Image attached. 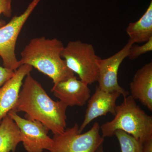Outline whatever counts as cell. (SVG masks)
<instances>
[{"label": "cell", "instance_id": "cell-12", "mask_svg": "<svg viewBox=\"0 0 152 152\" xmlns=\"http://www.w3.org/2000/svg\"><path fill=\"white\" fill-rule=\"evenodd\" d=\"M131 96L152 111V63L145 64L136 72L129 85Z\"/></svg>", "mask_w": 152, "mask_h": 152}, {"label": "cell", "instance_id": "cell-11", "mask_svg": "<svg viewBox=\"0 0 152 152\" xmlns=\"http://www.w3.org/2000/svg\"><path fill=\"white\" fill-rule=\"evenodd\" d=\"M121 95L117 92L104 91L96 86L94 94L87 102L88 106L84 119L79 126L80 132L81 133L92 121L98 117L106 115L109 113L114 116L115 115L117 100Z\"/></svg>", "mask_w": 152, "mask_h": 152}, {"label": "cell", "instance_id": "cell-9", "mask_svg": "<svg viewBox=\"0 0 152 152\" xmlns=\"http://www.w3.org/2000/svg\"><path fill=\"white\" fill-rule=\"evenodd\" d=\"M51 91L68 107L84 106L91 96L88 85L75 76L54 85Z\"/></svg>", "mask_w": 152, "mask_h": 152}, {"label": "cell", "instance_id": "cell-20", "mask_svg": "<svg viewBox=\"0 0 152 152\" xmlns=\"http://www.w3.org/2000/svg\"><path fill=\"white\" fill-rule=\"evenodd\" d=\"M96 152H104L103 146V145H101L98 148V149L96 151Z\"/></svg>", "mask_w": 152, "mask_h": 152}, {"label": "cell", "instance_id": "cell-15", "mask_svg": "<svg viewBox=\"0 0 152 152\" xmlns=\"http://www.w3.org/2000/svg\"><path fill=\"white\" fill-rule=\"evenodd\" d=\"M119 143L121 152H143V144L124 131L117 130L114 134Z\"/></svg>", "mask_w": 152, "mask_h": 152}, {"label": "cell", "instance_id": "cell-5", "mask_svg": "<svg viewBox=\"0 0 152 152\" xmlns=\"http://www.w3.org/2000/svg\"><path fill=\"white\" fill-rule=\"evenodd\" d=\"M100 130V126L95 122L89 130L82 134L75 124L62 134L54 135L53 145L48 152H96L104 141Z\"/></svg>", "mask_w": 152, "mask_h": 152}, {"label": "cell", "instance_id": "cell-1", "mask_svg": "<svg viewBox=\"0 0 152 152\" xmlns=\"http://www.w3.org/2000/svg\"><path fill=\"white\" fill-rule=\"evenodd\" d=\"M67 107L61 101L53 100L31 73L26 76L16 112H24L26 118L39 122L54 135H58L66 129Z\"/></svg>", "mask_w": 152, "mask_h": 152}, {"label": "cell", "instance_id": "cell-16", "mask_svg": "<svg viewBox=\"0 0 152 152\" xmlns=\"http://www.w3.org/2000/svg\"><path fill=\"white\" fill-rule=\"evenodd\" d=\"M152 51V38L142 45L133 44L131 46L128 54V58L133 61L141 55Z\"/></svg>", "mask_w": 152, "mask_h": 152}, {"label": "cell", "instance_id": "cell-7", "mask_svg": "<svg viewBox=\"0 0 152 152\" xmlns=\"http://www.w3.org/2000/svg\"><path fill=\"white\" fill-rule=\"evenodd\" d=\"M8 115L18 127L22 142L28 152H43L50 151L53 145V138L48 134L49 129L37 121L24 118L15 111H11Z\"/></svg>", "mask_w": 152, "mask_h": 152}, {"label": "cell", "instance_id": "cell-18", "mask_svg": "<svg viewBox=\"0 0 152 152\" xmlns=\"http://www.w3.org/2000/svg\"><path fill=\"white\" fill-rule=\"evenodd\" d=\"M15 71L0 66V88L15 75Z\"/></svg>", "mask_w": 152, "mask_h": 152}, {"label": "cell", "instance_id": "cell-17", "mask_svg": "<svg viewBox=\"0 0 152 152\" xmlns=\"http://www.w3.org/2000/svg\"><path fill=\"white\" fill-rule=\"evenodd\" d=\"M12 0H0V16L2 15L10 18L12 15ZM6 22L0 20V28L6 24Z\"/></svg>", "mask_w": 152, "mask_h": 152}, {"label": "cell", "instance_id": "cell-3", "mask_svg": "<svg viewBox=\"0 0 152 152\" xmlns=\"http://www.w3.org/2000/svg\"><path fill=\"white\" fill-rule=\"evenodd\" d=\"M102 137L114 135L115 132L121 130L144 144L152 139V117L146 113L131 96L124 98L117 105L114 118L100 126Z\"/></svg>", "mask_w": 152, "mask_h": 152}, {"label": "cell", "instance_id": "cell-4", "mask_svg": "<svg viewBox=\"0 0 152 152\" xmlns=\"http://www.w3.org/2000/svg\"><path fill=\"white\" fill-rule=\"evenodd\" d=\"M61 57L68 68L82 81L88 85L97 82L98 61L101 58L92 45L80 40L70 41L64 47Z\"/></svg>", "mask_w": 152, "mask_h": 152}, {"label": "cell", "instance_id": "cell-13", "mask_svg": "<svg viewBox=\"0 0 152 152\" xmlns=\"http://www.w3.org/2000/svg\"><path fill=\"white\" fill-rule=\"evenodd\" d=\"M126 32L134 44L146 42L152 38V1L141 18L129 24Z\"/></svg>", "mask_w": 152, "mask_h": 152}, {"label": "cell", "instance_id": "cell-14", "mask_svg": "<svg viewBox=\"0 0 152 152\" xmlns=\"http://www.w3.org/2000/svg\"><path fill=\"white\" fill-rule=\"evenodd\" d=\"M22 142L18 127L8 115L0 124V152H15Z\"/></svg>", "mask_w": 152, "mask_h": 152}, {"label": "cell", "instance_id": "cell-19", "mask_svg": "<svg viewBox=\"0 0 152 152\" xmlns=\"http://www.w3.org/2000/svg\"><path fill=\"white\" fill-rule=\"evenodd\" d=\"M143 152H152V139L143 144Z\"/></svg>", "mask_w": 152, "mask_h": 152}, {"label": "cell", "instance_id": "cell-10", "mask_svg": "<svg viewBox=\"0 0 152 152\" xmlns=\"http://www.w3.org/2000/svg\"><path fill=\"white\" fill-rule=\"evenodd\" d=\"M33 68L29 65H22L15 71L14 75L0 88V124L10 112L15 111L23 81Z\"/></svg>", "mask_w": 152, "mask_h": 152}, {"label": "cell", "instance_id": "cell-8", "mask_svg": "<svg viewBox=\"0 0 152 152\" xmlns=\"http://www.w3.org/2000/svg\"><path fill=\"white\" fill-rule=\"evenodd\" d=\"M134 42L129 39L127 43L121 50L107 58L98 61V75L97 82L101 90L107 92L120 93L124 98L129 93L121 87L118 82V72L121 64L128 57L129 49Z\"/></svg>", "mask_w": 152, "mask_h": 152}, {"label": "cell", "instance_id": "cell-6", "mask_svg": "<svg viewBox=\"0 0 152 152\" xmlns=\"http://www.w3.org/2000/svg\"><path fill=\"white\" fill-rule=\"evenodd\" d=\"M41 0H33L23 13L0 28V57L4 67L15 71L21 66L15 54L17 39L25 23Z\"/></svg>", "mask_w": 152, "mask_h": 152}, {"label": "cell", "instance_id": "cell-2", "mask_svg": "<svg viewBox=\"0 0 152 152\" xmlns=\"http://www.w3.org/2000/svg\"><path fill=\"white\" fill-rule=\"evenodd\" d=\"M64 47L62 42L56 38H34L21 53L19 61L21 65L27 64L36 68L56 84L75 76L62 58Z\"/></svg>", "mask_w": 152, "mask_h": 152}]
</instances>
